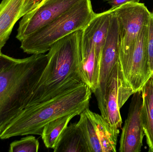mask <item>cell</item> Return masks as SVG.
Returning <instances> with one entry per match:
<instances>
[{"mask_svg":"<svg viewBox=\"0 0 153 152\" xmlns=\"http://www.w3.org/2000/svg\"><path fill=\"white\" fill-rule=\"evenodd\" d=\"M47 62L45 54L17 59L0 52V133L30 107Z\"/></svg>","mask_w":153,"mask_h":152,"instance_id":"cell-1","label":"cell"},{"mask_svg":"<svg viewBox=\"0 0 153 152\" xmlns=\"http://www.w3.org/2000/svg\"><path fill=\"white\" fill-rule=\"evenodd\" d=\"M83 29L57 41L48 53V62L37 85L31 106L44 102L84 84L78 69Z\"/></svg>","mask_w":153,"mask_h":152,"instance_id":"cell-2","label":"cell"},{"mask_svg":"<svg viewBox=\"0 0 153 152\" xmlns=\"http://www.w3.org/2000/svg\"><path fill=\"white\" fill-rule=\"evenodd\" d=\"M92 92L85 84L44 102L23 110L0 133V139L34 134L41 135L44 126L69 114L80 115L89 108Z\"/></svg>","mask_w":153,"mask_h":152,"instance_id":"cell-3","label":"cell"},{"mask_svg":"<svg viewBox=\"0 0 153 152\" xmlns=\"http://www.w3.org/2000/svg\"><path fill=\"white\" fill-rule=\"evenodd\" d=\"M96 14L91 0H81L58 18L24 38L21 42V48L28 54H45L58 40L83 29Z\"/></svg>","mask_w":153,"mask_h":152,"instance_id":"cell-4","label":"cell"},{"mask_svg":"<svg viewBox=\"0 0 153 152\" xmlns=\"http://www.w3.org/2000/svg\"><path fill=\"white\" fill-rule=\"evenodd\" d=\"M113 9L119 27V63L124 62L134 48L138 36L147 24L151 12L144 4L128 2Z\"/></svg>","mask_w":153,"mask_h":152,"instance_id":"cell-5","label":"cell"},{"mask_svg":"<svg viewBox=\"0 0 153 152\" xmlns=\"http://www.w3.org/2000/svg\"><path fill=\"white\" fill-rule=\"evenodd\" d=\"M133 94L124 80L119 62H117L108 80L104 97L98 103L101 115L117 135L122 124L120 109Z\"/></svg>","mask_w":153,"mask_h":152,"instance_id":"cell-6","label":"cell"},{"mask_svg":"<svg viewBox=\"0 0 153 152\" xmlns=\"http://www.w3.org/2000/svg\"><path fill=\"white\" fill-rule=\"evenodd\" d=\"M77 125L81 129L90 152H117L118 136L100 114L89 108L80 115Z\"/></svg>","mask_w":153,"mask_h":152,"instance_id":"cell-7","label":"cell"},{"mask_svg":"<svg viewBox=\"0 0 153 152\" xmlns=\"http://www.w3.org/2000/svg\"><path fill=\"white\" fill-rule=\"evenodd\" d=\"M148 23L143 28L130 55L119 63L124 80L134 93L141 90L152 75L147 52Z\"/></svg>","mask_w":153,"mask_h":152,"instance_id":"cell-8","label":"cell"},{"mask_svg":"<svg viewBox=\"0 0 153 152\" xmlns=\"http://www.w3.org/2000/svg\"><path fill=\"white\" fill-rule=\"evenodd\" d=\"M81 0H39L37 5L22 17L16 38L21 42L67 11Z\"/></svg>","mask_w":153,"mask_h":152,"instance_id":"cell-9","label":"cell"},{"mask_svg":"<svg viewBox=\"0 0 153 152\" xmlns=\"http://www.w3.org/2000/svg\"><path fill=\"white\" fill-rule=\"evenodd\" d=\"M119 61L118 23L112 9L108 30L100 59L99 87L94 93L97 102H100L103 99L108 80L114 67Z\"/></svg>","mask_w":153,"mask_h":152,"instance_id":"cell-10","label":"cell"},{"mask_svg":"<svg viewBox=\"0 0 153 152\" xmlns=\"http://www.w3.org/2000/svg\"><path fill=\"white\" fill-rule=\"evenodd\" d=\"M141 90L133 94L127 118L122 129L120 141V152H139L145 136L142 117Z\"/></svg>","mask_w":153,"mask_h":152,"instance_id":"cell-11","label":"cell"},{"mask_svg":"<svg viewBox=\"0 0 153 152\" xmlns=\"http://www.w3.org/2000/svg\"><path fill=\"white\" fill-rule=\"evenodd\" d=\"M39 0H2L0 3V52L16 22L34 9Z\"/></svg>","mask_w":153,"mask_h":152,"instance_id":"cell-12","label":"cell"},{"mask_svg":"<svg viewBox=\"0 0 153 152\" xmlns=\"http://www.w3.org/2000/svg\"><path fill=\"white\" fill-rule=\"evenodd\" d=\"M78 69L83 82L94 93L99 87L100 61L93 45L83 36L79 54Z\"/></svg>","mask_w":153,"mask_h":152,"instance_id":"cell-13","label":"cell"},{"mask_svg":"<svg viewBox=\"0 0 153 152\" xmlns=\"http://www.w3.org/2000/svg\"><path fill=\"white\" fill-rule=\"evenodd\" d=\"M112 8L95 16L83 29V37L93 45L100 62L102 50L107 37L109 26Z\"/></svg>","mask_w":153,"mask_h":152,"instance_id":"cell-14","label":"cell"},{"mask_svg":"<svg viewBox=\"0 0 153 152\" xmlns=\"http://www.w3.org/2000/svg\"><path fill=\"white\" fill-rule=\"evenodd\" d=\"M54 152H90L77 123H71L63 131L53 149Z\"/></svg>","mask_w":153,"mask_h":152,"instance_id":"cell-15","label":"cell"},{"mask_svg":"<svg viewBox=\"0 0 153 152\" xmlns=\"http://www.w3.org/2000/svg\"><path fill=\"white\" fill-rule=\"evenodd\" d=\"M142 117L149 152H153V74L141 89Z\"/></svg>","mask_w":153,"mask_h":152,"instance_id":"cell-16","label":"cell"},{"mask_svg":"<svg viewBox=\"0 0 153 152\" xmlns=\"http://www.w3.org/2000/svg\"><path fill=\"white\" fill-rule=\"evenodd\" d=\"M76 116L74 113L65 115L50 121L44 126L40 136L46 148L53 149L63 131Z\"/></svg>","mask_w":153,"mask_h":152,"instance_id":"cell-17","label":"cell"},{"mask_svg":"<svg viewBox=\"0 0 153 152\" xmlns=\"http://www.w3.org/2000/svg\"><path fill=\"white\" fill-rule=\"evenodd\" d=\"M38 140L33 136L14 141L10 145V152H37L39 149Z\"/></svg>","mask_w":153,"mask_h":152,"instance_id":"cell-18","label":"cell"},{"mask_svg":"<svg viewBox=\"0 0 153 152\" xmlns=\"http://www.w3.org/2000/svg\"><path fill=\"white\" fill-rule=\"evenodd\" d=\"M148 35L147 52L148 63L152 75L153 74V12H151L148 23Z\"/></svg>","mask_w":153,"mask_h":152,"instance_id":"cell-19","label":"cell"},{"mask_svg":"<svg viewBox=\"0 0 153 152\" xmlns=\"http://www.w3.org/2000/svg\"><path fill=\"white\" fill-rule=\"evenodd\" d=\"M112 9L128 2L139 3L141 0H104Z\"/></svg>","mask_w":153,"mask_h":152,"instance_id":"cell-20","label":"cell"}]
</instances>
